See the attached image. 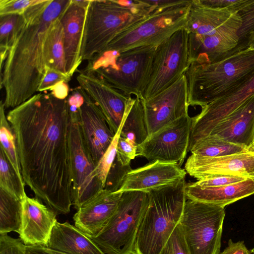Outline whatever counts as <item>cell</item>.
<instances>
[{
    "instance_id": "836d02e7",
    "label": "cell",
    "mask_w": 254,
    "mask_h": 254,
    "mask_svg": "<svg viewBox=\"0 0 254 254\" xmlns=\"http://www.w3.org/2000/svg\"><path fill=\"white\" fill-rule=\"evenodd\" d=\"M237 12L242 24L238 32V44L233 53L248 49L250 39L254 33V0H244Z\"/></svg>"
},
{
    "instance_id": "7c38bea8",
    "label": "cell",
    "mask_w": 254,
    "mask_h": 254,
    "mask_svg": "<svg viewBox=\"0 0 254 254\" xmlns=\"http://www.w3.org/2000/svg\"><path fill=\"white\" fill-rule=\"evenodd\" d=\"M191 123L188 114L148 136L137 146L136 156L150 162L178 163L181 167L188 152Z\"/></svg>"
},
{
    "instance_id": "ba28073f",
    "label": "cell",
    "mask_w": 254,
    "mask_h": 254,
    "mask_svg": "<svg viewBox=\"0 0 254 254\" xmlns=\"http://www.w3.org/2000/svg\"><path fill=\"white\" fill-rule=\"evenodd\" d=\"M191 0L154 10L118 35L105 50L121 52L144 46L157 47L184 27Z\"/></svg>"
},
{
    "instance_id": "f1b7e54d",
    "label": "cell",
    "mask_w": 254,
    "mask_h": 254,
    "mask_svg": "<svg viewBox=\"0 0 254 254\" xmlns=\"http://www.w3.org/2000/svg\"><path fill=\"white\" fill-rule=\"evenodd\" d=\"M23 200L0 189V234L20 233Z\"/></svg>"
},
{
    "instance_id": "d6986e66",
    "label": "cell",
    "mask_w": 254,
    "mask_h": 254,
    "mask_svg": "<svg viewBox=\"0 0 254 254\" xmlns=\"http://www.w3.org/2000/svg\"><path fill=\"white\" fill-rule=\"evenodd\" d=\"M57 213L37 197L22 201L19 238L26 246H46L56 222Z\"/></svg>"
},
{
    "instance_id": "e0dca14e",
    "label": "cell",
    "mask_w": 254,
    "mask_h": 254,
    "mask_svg": "<svg viewBox=\"0 0 254 254\" xmlns=\"http://www.w3.org/2000/svg\"><path fill=\"white\" fill-rule=\"evenodd\" d=\"M185 170L197 180L220 175L250 178L254 172V153L247 151L216 157L191 154L186 161Z\"/></svg>"
},
{
    "instance_id": "c3c4849f",
    "label": "cell",
    "mask_w": 254,
    "mask_h": 254,
    "mask_svg": "<svg viewBox=\"0 0 254 254\" xmlns=\"http://www.w3.org/2000/svg\"><path fill=\"white\" fill-rule=\"evenodd\" d=\"M248 48L254 49V33L252 35L248 43Z\"/></svg>"
},
{
    "instance_id": "bcb514c9",
    "label": "cell",
    "mask_w": 254,
    "mask_h": 254,
    "mask_svg": "<svg viewBox=\"0 0 254 254\" xmlns=\"http://www.w3.org/2000/svg\"><path fill=\"white\" fill-rule=\"evenodd\" d=\"M50 90L51 91V94L55 98L61 100L65 99L69 95V88L68 82L65 81L60 82Z\"/></svg>"
},
{
    "instance_id": "60d3db41",
    "label": "cell",
    "mask_w": 254,
    "mask_h": 254,
    "mask_svg": "<svg viewBox=\"0 0 254 254\" xmlns=\"http://www.w3.org/2000/svg\"><path fill=\"white\" fill-rule=\"evenodd\" d=\"M26 246L20 239H15L7 233L0 234V254H26Z\"/></svg>"
},
{
    "instance_id": "83f0119b",
    "label": "cell",
    "mask_w": 254,
    "mask_h": 254,
    "mask_svg": "<svg viewBox=\"0 0 254 254\" xmlns=\"http://www.w3.org/2000/svg\"><path fill=\"white\" fill-rule=\"evenodd\" d=\"M120 136L127 139L137 147L148 137L142 100L138 97L134 100L123 126Z\"/></svg>"
},
{
    "instance_id": "5bb4252c",
    "label": "cell",
    "mask_w": 254,
    "mask_h": 254,
    "mask_svg": "<svg viewBox=\"0 0 254 254\" xmlns=\"http://www.w3.org/2000/svg\"><path fill=\"white\" fill-rule=\"evenodd\" d=\"M242 20L237 12L215 33L198 36L189 33L190 64H210L232 54L239 42Z\"/></svg>"
},
{
    "instance_id": "4fadbf2b",
    "label": "cell",
    "mask_w": 254,
    "mask_h": 254,
    "mask_svg": "<svg viewBox=\"0 0 254 254\" xmlns=\"http://www.w3.org/2000/svg\"><path fill=\"white\" fill-rule=\"evenodd\" d=\"M141 100L148 136L188 114V89L185 74L162 92Z\"/></svg>"
},
{
    "instance_id": "74e56055",
    "label": "cell",
    "mask_w": 254,
    "mask_h": 254,
    "mask_svg": "<svg viewBox=\"0 0 254 254\" xmlns=\"http://www.w3.org/2000/svg\"><path fill=\"white\" fill-rule=\"evenodd\" d=\"M159 254H190L179 223Z\"/></svg>"
},
{
    "instance_id": "8fae6325",
    "label": "cell",
    "mask_w": 254,
    "mask_h": 254,
    "mask_svg": "<svg viewBox=\"0 0 254 254\" xmlns=\"http://www.w3.org/2000/svg\"><path fill=\"white\" fill-rule=\"evenodd\" d=\"M69 113L72 200L73 205L77 210L104 187L94 175L96 164L84 141L79 125L78 111H69Z\"/></svg>"
},
{
    "instance_id": "7bdbcfd3",
    "label": "cell",
    "mask_w": 254,
    "mask_h": 254,
    "mask_svg": "<svg viewBox=\"0 0 254 254\" xmlns=\"http://www.w3.org/2000/svg\"><path fill=\"white\" fill-rule=\"evenodd\" d=\"M202 4L217 9H229L237 11L244 0H199Z\"/></svg>"
},
{
    "instance_id": "4316f807",
    "label": "cell",
    "mask_w": 254,
    "mask_h": 254,
    "mask_svg": "<svg viewBox=\"0 0 254 254\" xmlns=\"http://www.w3.org/2000/svg\"><path fill=\"white\" fill-rule=\"evenodd\" d=\"M44 57L46 66L67 74L64 45V29L61 18L53 24L47 33L44 46Z\"/></svg>"
},
{
    "instance_id": "ffe728a7",
    "label": "cell",
    "mask_w": 254,
    "mask_h": 254,
    "mask_svg": "<svg viewBox=\"0 0 254 254\" xmlns=\"http://www.w3.org/2000/svg\"><path fill=\"white\" fill-rule=\"evenodd\" d=\"M122 195L101 190L77 209L73 217L75 226L91 239L96 236L115 212Z\"/></svg>"
},
{
    "instance_id": "d4e9b609",
    "label": "cell",
    "mask_w": 254,
    "mask_h": 254,
    "mask_svg": "<svg viewBox=\"0 0 254 254\" xmlns=\"http://www.w3.org/2000/svg\"><path fill=\"white\" fill-rule=\"evenodd\" d=\"M46 247L66 254H105L75 226L57 221Z\"/></svg>"
},
{
    "instance_id": "681fc988",
    "label": "cell",
    "mask_w": 254,
    "mask_h": 254,
    "mask_svg": "<svg viewBox=\"0 0 254 254\" xmlns=\"http://www.w3.org/2000/svg\"><path fill=\"white\" fill-rule=\"evenodd\" d=\"M249 150L250 151L254 153V135L252 144L251 146H250V147L249 148Z\"/></svg>"
},
{
    "instance_id": "44dd1931",
    "label": "cell",
    "mask_w": 254,
    "mask_h": 254,
    "mask_svg": "<svg viewBox=\"0 0 254 254\" xmlns=\"http://www.w3.org/2000/svg\"><path fill=\"white\" fill-rule=\"evenodd\" d=\"M187 172L178 163L156 161L132 169L127 175L117 192L141 191L148 192L185 179Z\"/></svg>"
},
{
    "instance_id": "8d00e7d4",
    "label": "cell",
    "mask_w": 254,
    "mask_h": 254,
    "mask_svg": "<svg viewBox=\"0 0 254 254\" xmlns=\"http://www.w3.org/2000/svg\"><path fill=\"white\" fill-rule=\"evenodd\" d=\"M44 0H0V16L9 14L23 15L30 7Z\"/></svg>"
},
{
    "instance_id": "277c9868",
    "label": "cell",
    "mask_w": 254,
    "mask_h": 254,
    "mask_svg": "<svg viewBox=\"0 0 254 254\" xmlns=\"http://www.w3.org/2000/svg\"><path fill=\"white\" fill-rule=\"evenodd\" d=\"M143 0H90L81 49L82 61L104 51L120 33L150 13Z\"/></svg>"
},
{
    "instance_id": "7a4b0ae2",
    "label": "cell",
    "mask_w": 254,
    "mask_h": 254,
    "mask_svg": "<svg viewBox=\"0 0 254 254\" xmlns=\"http://www.w3.org/2000/svg\"><path fill=\"white\" fill-rule=\"evenodd\" d=\"M71 0H44L29 8L7 58L0 66L5 109L14 108L37 92L46 71L44 46L47 33Z\"/></svg>"
},
{
    "instance_id": "7402d4cb",
    "label": "cell",
    "mask_w": 254,
    "mask_h": 254,
    "mask_svg": "<svg viewBox=\"0 0 254 254\" xmlns=\"http://www.w3.org/2000/svg\"><path fill=\"white\" fill-rule=\"evenodd\" d=\"M90 1L71 0V3L61 18L64 29L66 70L71 77L82 61L81 44Z\"/></svg>"
},
{
    "instance_id": "1f68e13d",
    "label": "cell",
    "mask_w": 254,
    "mask_h": 254,
    "mask_svg": "<svg viewBox=\"0 0 254 254\" xmlns=\"http://www.w3.org/2000/svg\"><path fill=\"white\" fill-rule=\"evenodd\" d=\"M25 185L0 148V189L23 200L27 196Z\"/></svg>"
},
{
    "instance_id": "f907efd6",
    "label": "cell",
    "mask_w": 254,
    "mask_h": 254,
    "mask_svg": "<svg viewBox=\"0 0 254 254\" xmlns=\"http://www.w3.org/2000/svg\"><path fill=\"white\" fill-rule=\"evenodd\" d=\"M250 178L251 179H252V180L253 181L254 183V172L253 173V174L251 175Z\"/></svg>"
},
{
    "instance_id": "30bf717a",
    "label": "cell",
    "mask_w": 254,
    "mask_h": 254,
    "mask_svg": "<svg viewBox=\"0 0 254 254\" xmlns=\"http://www.w3.org/2000/svg\"><path fill=\"white\" fill-rule=\"evenodd\" d=\"M188 36V32L183 27L156 47L142 100L162 92L185 74L190 65Z\"/></svg>"
},
{
    "instance_id": "b9f144b4",
    "label": "cell",
    "mask_w": 254,
    "mask_h": 254,
    "mask_svg": "<svg viewBox=\"0 0 254 254\" xmlns=\"http://www.w3.org/2000/svg\"><path fill=\"white\" fill-rule=\"evenodd\" d=\"M137 147L127 139L120 137L117 151V159L123 165L130 164L131 160L136 156Z\"/></svg>"
},
{
    "instance_id": "d590c367",
    "label": "cell",
    "mask_w": 254,
    "mask_h": 254,
    "mask_svg": "<svg viewBox=\"0 0 254 254\" xmlns=\"http://www.w3.org/2000/svg\"><path fill=\"white\" fill-rule=\"evenodd\" d=\"M132 170L130 164L123 165L116 157L107 176L105 187L116 192L121 188L127 174Z\"/></svg>"
},
{
    "instance_id": "5b68a950",
    "label": "cell",
    "mask_w": 254,
    "mask_h": 254,
    "mask_svg": "<svg viewBox=\"0 0 254 254\" xmlns=\"http://www.w3.org/2000/svg\"><path fill=\"white\" fill-rule=\"evenodd\" d=\"M185 179L148 192L136 235L134 254H159L179 223L186 201Z\"/></svg>"
},
{
    "instance_id": "484cf974",
    "label": "cell",
    "mask_w": 254,
    "mask_h": 254,
    "mask_svg": "<svg viewBox=\"0 0 254 254\" xmlns=\"http://www.w3.org/2000/svg\"><path fill=\"white\" fill-rule=\"evenodd\" d=\"M237 11L229 9H217L192 0L190 5L184 28L189 33L207 36L215 33Z\"/></svg>"
},
{
    "instance_id": "2e32d148",
    "label": "cell",
    "mask_w": 254,
    "mask_h": 254,
    "mask_svg": "<svg viewBox=\"0 0 254 254\" xmlns=\"http://www.w3.org/2000/svg\"><path fill=\"white\" fill-rule=\"evenodd\" d=\"M76 79L80 87L99 107L115 134L133 98L92 74L82 71Z\"/></svg>"
},
{
    "instance_id": "f546056e",
    "label": "cell",
    "mask_w": 254,
    "mask_h": 254,
    "mask_svg": "<svg viewBox=\"0 0 254 254\" xmlns=\"http://www.w3.org/2000/svg\"><path fill=\"white\" fill-rule=\"evenodd\" d=\"M190 151L194 155L216 157L250 151L245 147L226 141L216 135H210L197 141Z\"/></svg>"
},
{
    "instance_id": "3957f363",
    "label": "cell",
    "mask_w": 254,
    "mask_h": 254,
    "mask_svg": "<svg viewBox=\"0 0 254 254\" xmlns=\"http://www.w3.org/2000/svg\"><path fill=\"white\" fill-rule=\"evenodd\" d=\"M185 74L189 106L202 108L245 83L254 75V49L248 48L210 64L191 63Z\"/></svg>"
},
{
    "instance_id": "7dc6e473",
    "label": "cell",
    "mask_w": 254,
    "mask_h": 254,
    "mask_svg": "<svg viewBox=\"0 0 254 254\" xmlns=\"http://www.w3.org/2000/svg\"><path fill=\"white\" fill-rule=\"evenodd\" d=\"M26 254H66L44 246H26Z\"/></svg>"
},
{
    "instance_id": "cb8c5ba5",
    "label": "cell",
    "mask_w": 254,
    "mask_h": 254,
    "mask_svg": "<svg viewBox=\"0 0 254 254\" xmlns=\"http://www.w3.org/2000/svg\"><path fill=\"white\" fill-rule=\"evenodd\" d=\"M185 192L187 199L225 207L254 194V183L250 178L236 184L220 187L203 188L192 183L187 184Z\"/></svg>"
},
{
    "instance_id": "f35d334b",
    "label": "cell",
    "mask_w": 254,
    "mask_h": 254,
    "mask_svg": "<svg viewBox=\"0 0 254 254\" xmlns=\"http://www.w3.org/2000/svg\"><path fill=\"white\" fill-rule=\"evenodd\" d=\"M245 176L230 175H214L209 176L197 180L193 183L194 185L200 187H220L236 184L247 179Z\"/></svg>"
},
{
    "instance_id": "ab89813d",
    "label": "cell",
    "mask_w": 254,
    "mask_h": 254,
    "mask_svg": "<svg viewBox=\"0 0 254 254\" xmlns=\"http://www.w3.org/2000/svg\"><path fill=\"white\" fill-rule=\"evenodd\" d=\"M70 79L71 77L67 74L46 66V71L37 91L50 90L57 84L63 81L68 82Z\"/></svg>"
},
{
    "instance_id": "9a60e30c",
    "label": "cell",
    "mask_w": 254,
    "mask_h": 254,
    "mask_svg": "<svg viewBox=\"0 0 254 254\" xmlns=\"http://www.w3.org/2000/svg\"><path fill=\"white\" fill-rule=\"evenodd\" d=\"M254 95V75L223 97L202 107L192 118L188 151L200 139L208 136L222 121Z\"/></svg>"
},
{
    "instance_id": "ac0fdd59",
    "label": "cell",
    "mask_w": 254,
    "mask_h": 254,
    "mask_svg": "<svg viewBox=\"0 0 254 254\" xmlns=\"http://www.w3.org/2000/svg\"><path fill=\"white\" fill-rule=\"evenodd\" d=\"M83 91L84 102L78 110L79 125L84 141L97 166L115 134L99 107Z\"/></svg>"
},
{
    "instance_id": "4dcf8cb0",
    "label": "cell",
    "mask_w": 254,
    "mask_h": 254,
    "mask_svg": "<svg viewBox=\"0 0 254 254\" xmlns=\"http://www.w3.org/2000/svg\"><path fill=\"white\" fill-rule=\"evenodd\" d=\"M0 146L18 176L23 179L15 136L6 118L3 101L0 103Z\"/></svg>"
},
{
    "instance_id": "8992f818",
    "label": "cell",
    "mask_w": 254,
    "mask_h": 254,
    "mask_svg": "<svg viewBox=\"0 0 254 254\" xmlns=\"http://www.w3.org/2000/svg\"><path fill=\"white\" fill-rule=\"evenodd\" d=\"M156 47L134 48L121 52L105 50L95 55L84 70L131 96L142 98L150 73Z\"/></svg>"
},
{
    "instance_id": "f6af8a7d",
    "label": "cell",
    "mask_w": 254,
    "mask_h": 254,
    "mask_svg": "<svg viewBox=\"0 0 254 254\" xmlns=\"http://www.w3.org/2000/svg\"><path fill=\"white\" fill-rule=\"evenodd\" d=\"M150 7L151 12L158 9H163L184 3L186 0H144Z\"/></svg>"
},
{
    "instance_id": "9c48e42d",
    "label": "cell",
    "mask_w": 254,
    "mask_h": 254,
    "mask_svg": "<svg viewBox=\"0 0 254 254\" xmlns=\"http://www.w3.org/2000/svg\"><path fill=\"white\" fill-rule=\"evenodd\" d=\"M224 207L187 199L179 222L190 254L220 253Z\"/></svg>"
},
{
    "instance_id": "816d5d0a",
    "label": "cell",
    "mask_w": 254,
    "mask_h": 254,
    "mask_svg": "<svg viewBox=\"0 0 254 254\" xmlns=\"http://www.w3.org/2000/svg\"><path fill=\"white\" fill-rule=\"evenodd\" d=\"M251 253L254 254V248L251 250Z\"/></svg>"
},
{
    "instance_id": "e575fe53",
    "label": "cell",
    "mask_w": 254,
    "mask_h": 254,
    "mask_svg": "<svg viewBox=\"0 0 254 254\" xmlns=\"http://www.w3.org/2000/svg\"><path fill=\"white\" fill-rule=\"evenodd\" d=\"M133 100L134 99L129 106L118 131L115 134L112 141L95 169V177L102 184L104 188L108 172L117 155L118 141L123 126L132 105Z\"/></svg>"
},
{
    "instance_id": "603a6c76",
    "label": "cell",
    "mask_w": 254,
    "mask_h": 254,
    "mask_svg": "<svg viewBox=\"0 0 254 254\" xmlns=\"http://www.w3.org/2000/svg\"><path fill=\"white\" fill-rule=\"evenodd\" d=\"M210 135L249 149L254 135V95L219 123Z\"/></svg>"
},
{
    "instance_id": "d6a6232c",
    "label": "cell",
    "mask_w": 254,
    "mask_h": 254,
    "mask_svg": "<svg viewBox=\"0 0 254 254\" xmlns=\"http://www.w3.org/2000/svg\"><path fill=\"white\" fill-rule=\"evenodd\" d=\"M23 21V15L0 16V66L3 65L7 58L8 51L15 39Z\"/></svg>"
},
{
    "instance_id": "ee69618b",
    "label": "cell",
    "mask_w": 254,
    "mask_h": 254,
    "mask_svg": "<svg viewBox=\"0 0 254 254\" xmlns=\"http://www.w3.org/2000/svg\"><path fill=\"white\" fill-rule=\"evenodd\" d=\"M219 254H253L244 244V241L234 242L231 239L228 241V246Z\"/></svg>"
},
{
    "instance_id": "52a82bcc",
    "label": "cell",
    "mask_w": 254,
    "mask_h": 254,
    "mask_svg": "<svg viewBox=\"0 0 254 254\" xmlns=\"http://www.w3.org/2000/svg\"><path fill=\"white\" fill-rule=\"evenodd\" d=\"M148 201V192H123L112 217L91 239L105 254H134L137 233Z\"/></svg>"
},
{
    "instance_id": "6da1fadb",
    "label": "cell",
    "mask_w": 254,
    "mask_h": 254,
    "mask_svg": "<svg viewBox=\"0 0 254 254\" xmlns=\"http://www.w3.org/2000/svg\"><path fill=\"white\" fill-rule=\"evenodd\" d=\"M6 118L25 184L57 214L69 213L73 200L67 98L35 94Z\"/></svg>"
}]
</instances>
